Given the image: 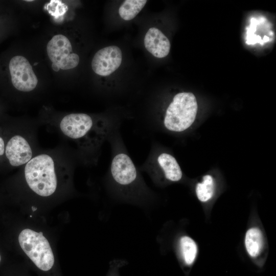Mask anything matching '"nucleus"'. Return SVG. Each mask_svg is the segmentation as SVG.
<instances>
[{
  "mask_svg": "<svg viewBox=\"0 0 276 276\" xmlns=\"http://www.w3.org/2000/svg\"><path fill=\"white\" fill-rule=\"evenodd\" d=\"M146 0H126L119 9L120 17L125 20L134 18L144 8Z\"/></svg>",
  "mask_w": 276,
  "mask_h": 276,
  "instance_id": "obj_13",
  "label": "nucleus"
},
{
  "mask_svg": "<svg viewBox=\"0 0 276 276\" xmlns=\"http://www.w3.org/2000/svg\"><path fill=\"white\" fill-rule=\"evenodd\" d=\"M29 269H30L27 265L24 262H22V265L19 269V272L16 276H31Z\"/></svg>",
  "mask_w": 276,
  "mask_h": 276,
  "instance_id": "obj_17",
  "label": "nucleus"
},
{
  "mask_svg": "<svg viewBox=\"0 0 276 276\" xmlns=\"http://www.w3.org/2000/svg\"><path fill=\"white\" fill-rule=\"evenodd\" d=\"M9 71L13 85L18 90L28 92L36 86L38 79L28 60L22 56H15L10 61Z\"/></svg>",
  "mask_w": 276,
  "mask_h": 276,
  "instance_id": "obj_7",
  "label": "nucleus"
},
{
  "mask_svg": "<svg viewBox=\"0 0 276 276\" xmlns=\"http://www.w3.org/2000/svg\"><path fill=\"white\" fill-rule=\"evenodd\" d=\"M1 260H2V256H1V255L0 254V263L1 262Z\"/></svg>",
  "mask_w": 276,
  "mask_h": 276,
  "instance_id": "obj_20",
  "label": "nucleus"
},
{
  "mask_svg": "<svg viewBox=\"0 0 276 276\" xmlns=\"http://www.w3.org/2000/svg\"><path fill=\"white\" fill-rule=\"evenodd\" d=\"M47 51L53 64L60 69H72L79 64V56L72 53V47L71 42L63 35L58 34L54 36L47 44Z\"/></svg>",
  "mask_w": 276,
  "mask_h": 276,
  "instance_id": "obj_6",
  "label": "nucleus"
},
{
  "mask_svg": "<svg viewBox=\"0 0 276 276\" xmlns=\"http://www.w3.org/2000/svg\"><path fill=\"white\" fill-rule=\"evenodd\" d=\"M179 247L181 256L185 263L191 265L194 261L197 252L195 241L188 236H182L179 240Z\"/></svg>",
  "mask_w": 276,
  "mask_h": 276,
  "instance_id": "obj_14",
  "label": "nucleus"
},
{
  "mask_svg": "<svg viewBox=\"0 0 276 276\" xmlns=\"http://www.w3.org/2000/svg\"><path fill=\"white\" fill-rule=\"evenodd\" d=\"M262 245L263 236L261 231L257 227L249 229L245 237V246L248 255L251 257L257 256Z\"/></svg>",
  "mask_w": 276,
  "mask_h": 276,
  "instance_id": "obj_12",
  "label": "nucleus"
},
{
  "mask_svg": "<svg viewBox=\"0 0 276 276\" xmlns=\"http://www.w3.org/2000/svg\"><path fill=\"white\" fill-rule=\"evenodd\" d=\"M5 146L4 141L2 137L0 136V156L4 154L5 152Z\"/></svg>",
  "mask_w": 276,
  "mask_h": 276,
  "instance_id": "obj_18",
  "label": "nucleus"
},
{
  "mask_svg": "<svg viewBox=\"0 0 276 276\" xmlns=\"http://www.w3.org/2000/svg\"><path fill=\"white\" fill-rule=\"evenodd\" d=\"M16 234L17 249L30 269L38 276H63L56 236L43 217L22 213Z\"/></svg>",
  "mask_w": 276,
  "mask_h": 276,
  "instance_id": "obj_1",
  "label": "nucleus"
},
{
  "mask_svg": "<svg viewBox=\"0 0 276 276\" xmlns=\"http://www.w3.org/2000/svg\"><path fill=\"white\" fill-rule=\"evenodd\" d=\"M143 167L150 175L158 170L162 171L165 178L171 181H178L182 176L176 159L167 153H162L154 158L150 156Z\"/></svg>",
  "mask_w": 276,
  "mask_h": 276,
  "instance_id": "obj_9",
  "label": "nucleus"
},
{
  "mask_svg": "<svg viewBox=\"0 0 276 276\" xmlns=\"http://www.w3.org/2000/svg\"><path fill=\"white\" fill-rule=\"evenodd\" d=\"M110 176L113 185L127 197H137L146 187L130 157L123 150L114 152Z\"/></svg>",
  "mask_w": 276,
  "mask_h": 276,
  "instance_id": "obj_3",
  "label": "nucleus"
},
{
  "mask_svg": "<svg viewBox=\"0 0 276 276\" xmlns=\"http://www.w3.org/2000/svg\"><path fill=\"white\" fill-rule=\"evenodd\" d=\"M144 41L147 50L154 57L163 58L169 54L171 48L170 41L158 29L150 28Z\"/></svg>",
  "mask_w": 276,
  "mask_h": 276,
  "instance_id": "obj_11",
  "label": "nucleus"
},
{
  "mask_svg": "<svg viewBox=\"0 0 276 276\" xmlns=\"http://www.w3.org/2000/svg\"><path fill=\"white\" fill-rule=\"evenodd\" d=\"M111 125H97L89 115L73 113L64 116L59 127L66 136L80 143L100 144L111 129Z\"/></svg>",
  "mask_w": 276,
  "mask_h": 276,
  "instance_id": "obj_4",
  "label": "nucleus"
},
{
  "mask_svg": "<svg viewBox=\"0 0 276 276\" xmlns=\"http://www.w3.org/2000/svg\"><path fill=\"white\" fill-rule=\"evenodd\" d=\"M198 109L195 96L190 92H181L174 97L167 107L164 125L169 130L181 132L195 121Z\"/></svg>",
  "mask_w": 276,
  "mask_h": 276,
  "instance_id": "obj_5",
  "label": "nucleus"
},
{
  "mask_svg": "<svg viewBox=\"0 0 276 276\" xmlns=\"http://www.w3.org/2000/svg\"><path fill=\"white\" fill-rule=\"evenodd\" d=\"M214 192V181L210 175L203 177L201 182L197 184L196 193L198 199L202 202H206L213 196Z\"/></svg>",
  "mask_w": 276,
  "mask_h": 276,
  "instance_id": "obj_15",
  "label": "nucleus"
},
{
  "mask_svg": "<svg viewBox=\"0 0 276 276\" xmlns=\"http://www.w3.org/2000/svg\"><path fill=\"white\" fill-rule=\"evenodd\" d=\"M52 67L53 70L55 71V72H58L60 70V68L57 66H56V65L53 63L52 64Z\"/></svg>",
  "mask_w": 276,
  "mask_h": 276,
  "instance_id": "obj_19",
  "label": "nucleus"
},
{
  "mask_svg": "<svg viewBox=\"0 0 276 276\" xmlns=\"http://www.w3.org/2000/svg\"><path fill=\"white\" fill-rule=\"evenodd\" d=\"M5 151L9 163L14 167L26 165L33 157L30 145L24 136L20 135H15L10 139Z\"/></svg>",
  "mask_w": 276,
  "mask_h": 276,
  "instance_id": "obj_10",
  "label": "nucleus"
},
{
  "mask_svg": "<svg viewBox=\"0 0 276 276\" xmlns=\"http://www.w3.org/2000/svg\"><path fill=\"white\" fill-rule=\"evenodd\" d=\"M22 213L42 216L60 200L65 186L53 157L47 154L33 157L24 168Z\"/></svg>",
  "mask_w": 276,
  "mask_h": 276,
  "instance_id": "obj_2",
  "label": "nucleus"
},
{
  "mask_svg": "<svg viewBox=\"0 0 276 276\" xmlns=\"http://www.w3.org/2000/svg\"><path fill=\"white\" fill-rule=\"evenodd\" d=\"M45 8L56 19L62 16L67 10V6L61 1L52 0Z\"/></svg>",
  "mask_w": 276,
  "mask_h": 276,
  "instance_id": "obj_16",
  "label": "nucleus"
},
{
  "mask_svg": "<svg viewBox=\"0 0 276 276\" xmlns=\"http://www.w3.org/2000/svg\"><path fill=\"white\" fill-rule=\"evenodd\" d=\"M122 54L120 49L111 45L99 50L94 55L91 67L95 73L102 76H107L120 66Z\"/></svg>",
  "mask_w": 276,
  "mask_h": 276,
  "instance_id": "obj_8",
  "label": "nucleus"
}]
</instances>
